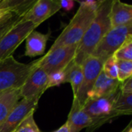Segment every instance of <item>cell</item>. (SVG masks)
I'll list each match as a JSON object with an SVG mask.
<instances>
[{"label": "cell", "instance_id": "obj_1", "mask_svg": "<svg viewBox=\"0 0 132 132\" xmlns=\"http://www.w3.org/2000/svg\"><path fill=\"white\" fill-rule=\"evenodd\" d=\"M113 0H102L96 11L95 16L79 43L73 61L81 65L91 56L94 49L104 35L111 29L110 10Z\"/></svg>", "mask_w": 132, "mask_h": 132}, {"label": "cell", "instance_id": "obj_2", "mask_svg": "<svg viewBox=\"0 0 132 132\" xmlns=\"http://www.w3.org/2000/svg\"><path fill=\"white\" fill-rule=\"evenodd\" d=\"M78 2L80 7L77 13L55 40L48 52L61 46L78 45L80 42L93 21L97 9L87 6L82 2Z\"/></svg>", "mask_w": 132, "mask_h": 132}, {"label": "cell", "instance_id": "obj_3", "mask_svg": "<svg viewBox=\"0 0 132 132\" xmlns=\"http://www.w3.org/2000/svg\"><path fill=\"white\" fill-rule=\"evenodd\" d=\"M36 63L37 60L29 63H22L17 61L12 56L1 60L0 92L20 88Z\"/></svg>", "mask_w": 132, "mask_h": 132}, {"label": "cell", "instance_id": "obj_4", "mask_svg": "<svg viewBox=\"0 0 132 132\" xmlns=\"http://www.w3.org/2000/svg\"><path fill=\"white\" fill-rule=\"evenodd\" d=\"M119 93L120 87L109 95L88 99L85 102L83 108L93 121L91 126L87 128V132H93L109 120L115 118L113 113V105Z\"/></svg>", "mask_w": 132, "mask_h": 132}, {"label": "cell", "instance_id": "obj_5", "mask_svg": "<svg viewBox=\"0 0 132 132\" xmlns=\"http://www.w3.org/2000/svg\"><path fill=\"white\" fill-rule=\"evenodd\" d=\"M130 36H132V22L111 28L101 39L91 56L105 61L113 56Z\"/></svg>", "mask_w": 132, "mask_h": 132}, {"label": "cell", "instance_id": "obj_6", "mask_svg": "<svg viewBox=\"0 0 132 132\" xmlns=\"http://www.w3.org/2000/svg\"><path fill=\"white\" fill-rule=\"evenodd\" d=\"M78 45L61 46L47 52L45 56L37 60L38 66L47 74L64 70L74 59Z\"/></svg>", "mask_w": 132, "mask_h": 132}, {"label": "cell", "instance_id": "obj_7", "mask_svg": "<svg viewBox=\"0 0 132 132\" xmlns=\"http://www.w3.org/2000/svg\"><path fill=\"white\" fill-rule=\"evenodd\" d=\"M36 28L32 22L22 20L12 27L0 40V60L12 56L16 48Z\"/></svg>", "mask_w": 132, "mask_h": 132}, {"label": "cell", "instance_id": "obj_8", "mask_svg": "<svg viewBox=\"0 0 132 132\" xmlns=\"http://www.w3.org/2000/svg\"><path fill=\"white\" fill-rule=\"evenodd\" d=\"M104 60L94 56H88L82 64L83 80L79 88L76 98L81 106H84L87 100L88 94L92 90L97 78L102 71Z\"/></svg>", "mask_w": 132, "mask_h": 132}, {"label": "cell", "instance_id": "obj_9", "mask_svg": "<svg viewBox=\"0 0 132 132\" xmlns=\"http://www.w3.org/2000/svg\"><path fill=\"white\" fill-rule=\"evenodd\" d=\"M47 83L48 74L36 63V66L20 87L21 99L40 98L42 94L47 90Z\"/></svg>", "mask_w": 132, "mask_h": 132}, {"label": "cell", "instance_id": "obj_10", "mask_svg": "<svg viewBox=\"0 0 132 132\" xmlns=\"http://www.w3.org/2000/svg\"><path fill=\"white\" fill-rule=\"evenodd\" d=\"M39 98L21 99L0 126V132H13L21 121L38 106Z\"/></svg>", "mask_w": 132, "mask_h": 132}, {"label": "cell", "instance_id": "obj_11", "mask_svg": "<svg viewBox=\"0 0 132 132\" xmlns=\"http://www.w3.org/2000/svg\"><path fill=\"white\" fill-rule=\"evenodd\" d=\"M61 9L59 1L38 0L22 15V21H29L38 27L45 20L51 17Z\"/></svg>", "mask_w": 132, "mask_h": 132}, {"label": "cell", "instance_id": "obj_12", "mask_svg": "<svg viewBox=\"0 0 132 132\" xmlns=\"http://www.w3.org/2000/svg\"><path fill=\"white\" fill-rule=\"evenodd\" d=\"M67 123L70 132H80L83 128L91 126L93 123L90 117L84 111L83 106L76 98H73Z\"/></svg>", "mask_w": 132, "mask_h": 132}, {"label": "cell", "instance_id": "obj_13", "mask_svg": "<svg viewBox=\"0 0 132 132\" xmlns=\"http://www.w3.org/2000/svg\"><path fill=\"white\" fill-rule=\"evenodd\" d=\"M120 84L121 83L118 80V79L109 78L104 73L103 71H101L97 78L92 90L88 94L87 100L109 95L116 91L120 87Z\"/></svg>", "mask_w": 132, "mask_h": 132}, {"label": "cell", "instance_id": "obj_14", "mask_svg": "<svg viewBox=\"0 0 132 132\" xmlns=\"http://www.w3.org/2000/svg\"><path fill=\"white\" fill-rule=\"evenodd\" d=\"M50 34V31L46 34H43L35 30L32 31L26 39L25 56L34 57L43 55L45 52L46 43Z\"/></svg>", "mask_w": 132, "mask_h": 132}, {"label": "cell", "instance_id": "obj_15", "mask_svg": "<svg viewBox=\"0 0 132 132\" xmlns=\"http://www.w3.org/2000/svg\"><path fill=\"white\" fill-rule=\"evenodd\" d=\"M109 17L111 28L132 22V5L118 0H113Z\"/></svg>", "mask_w": 132, "mask_h": 132}, {"label": "cell", "instance_id": "obj_16", "mask_svg": "<svg viewBox=\"0 0 132 132\" xmlns=\"http://www.w3.org/2000/svg\"><path fill=\"white\" fill-rule=\"evenodd\" d=\"M20 99V88L0 92V126Z\"/></svg>", "mask_w": 132, "mask_h": 132}, {"label": "cell", "instance_id": "obj_17", "mask_svg": "<svg viewBox=\"0 0 132 132\" xmlns=\"http://www.w3.org/2000/svg\"><path fill=\"white\" fill-rule=\"evenodd\" d=\"M65 70L67 73L66 83H70L71 84L74 98L77 94V92L83 80L82 66L76 63L73 60L65 68Z\"/></svg>", "mask_w": 132, "mask_h": 132}, {"label": "cell", "instance_id": "obj_18", "mask_svg": "<svg viewBox=\"0 0 132 132\" xmlns=\"http://www.w3.org/2000/svg\"><path fill=\"white\" fill-rule=\"evenodd\" d=\"M113 113L115 118L132 114V94L120 93L113 105Z\"/></svg>", "mask_w": 132, "mask_h": 132}, {"label": "cell", "instance_id": "obj_19", "mask_svg": "<svg viewBox=\"0 0 132 132\" xmlns=\"http://www.w3.org/2000/svg\"><path fill=\"white\" fill-rule=\"evenodd\" d=\"M36 2V0H0V7L8 9L16 15H23Z\"/></svg>", "mask_w": 132, "mask_h": 132}, {"label": "cell", "instance_id": "obj_20", "mask_svg": "<svg viewBox=\"0 0 132 132\" xmlns=\"http://www.w3.org/2000/svg\"><path fill=\"white\" fill-rule=\"evenodd\" d=\"M116 60L132 61V36L127 38L125 43L113 54Z\"/></svg>", "mask_w": 132, "mask_h": 132}, {"label": "cell", "instance_id": "obj_21", "mask_svg": "<svg viewBox=\"0 0 132 132\" xmlns=\"http://www.w3.org/2000/svg\"><path fill=\"white\" fill-rule=\"evenodd\" d=\"M34 111H35L30 112L21 121L13 132H42L34 120Z\"/></svg>", "mask_w": 132, "mask_h": 132}, {"label": "cell", "instance_id": "obj_22", "mask_svg": "<svg viewBox=\"0 0 132 132\" xmlns=\"http://www.w3.org/2000/svg\"><path fill=\"white\" fill-rule=\"evenodd\" d=\"M118 80L121 84L132 75V61L117 60Z\"/></svg>", "mask_w": 132, "mask_h": 132}, {"label": "cell", "instance_id": "obj_23", "mask_svg": "<svg viewBox=\"0 0 132 132\" xmlns=\"http://www.w3.org/2000/svg\"><path fill=\"white\" fill-rule=\"evenodd\" d=\"M22 15L13 14L0 22V40L12 27L22 20Z\"/></svg>", "mask_w": 132, "mask_h": 132}, {"label": "cell", "instance_id": "obj_24", "mask_svg": "<svg viewBox=\"0 0 132 132\" xmlns=\"http://www.w3.org/2000/svg\"><path fill=\"white\" fill-rule=\"evenodd\" d=\"M102 71L108 77L111 79H118L117 60L113 56H110L104 62Z\"/></svg>", "mask_w": 132, "mask_h": 132}, {"label": "cell", "instance_id": "obj_25", "mask_svg": "<svg viewBox=\"0 0 132 132\" xmlns=\"http://www.w3.org/2000/svg\"><path fill=\"white\" fill-rule=\"evenodd\" d=\"M66 78H67V73L65 69L50 73V74H48V83H47L46 89L53 87L59 86L63 83H66Z\"/></svg>", "mask_w": 132, "mask_h": 132}, {"label": "cell", "instance_id": "obj_26", "mask_svg": "<svg viewBox=\"0 0 132 132\" xmlns=\"http://www.w3.org/2000/svg\"><path fill=\"white\" fill-rule=\"evenodd\" d=\"M120 90L122 94H132V78L130 77L120 85Z\"/></svg>", "mask_w": 132, "mask_h": 132}, {"label": "cell", "instance_id": "obj_27", "mask_svg": "<svg viewBox=\"0 0 132 132\" xmlns=\"http://www.w3.org/2000/svg\"><path fill=\"white\" fill-rule=\"evenodd\" d=\"M59 4L60 7L64 9L66 11H70V9H73L74 2L72 0H61V1H59Z\"/></svg>", "mask_w": 132, "mask_h": 132}, {"label": "cell", "instance_id": "obj_28", "mask_svg": "<svg viewBox=\"0 0 132 132\" xmlns=\"http://www.w3.org/2000/svg\"><path fill=\"white\" fill-rule=\"evenodd\" d=\"M15 13H13L12 12H11L9 9H4V8H1L0 7V22L2 21H3L5 19H6L8 16L12 15Z\"/></svg>", "mask_w": 132, "mask_h": 132}, {"label": "cell", "instance_id": "obj_29", "mask_svg": "<svg viewBox=\"0 0 132 132\" xmlns=\"http://www.w3.org/2000/svg\"><path fill=\"white\" fill-rule=\"evenodd\" d=\"M53 132H70V129H69V127H68V125L67 123L66 122L63 125H62L60 128H58L57 130L54 131Z\"/></svg>", "mask_w": 132, "mask_h": 132}, {"label": "cell", "instance_id": "obj_30", "mask_svg": "<svg viewBox=\"0 0 132 132\" xmlns=\"http://www.w3.org/2000/svg\"><path fill=\"white\" fill-rule=\"evenodd\" d=\"M121 132H132V128H131V123H130L123 131Z\"/></svg>", "mask_w": 132, "mask_h": 132}]
</instances>
